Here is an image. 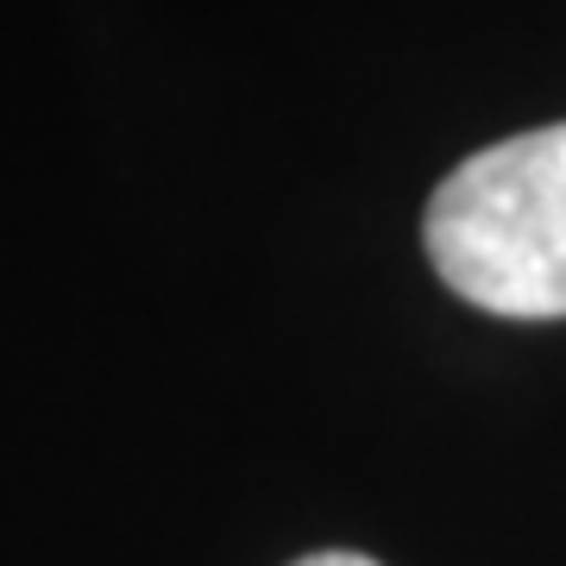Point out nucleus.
<instances>
[{"mask_svg": "<svg viewBox=\"0 0 566 566\" xmlns=\"http://www.w3.org/2000/svg\"><path fill=\"white\" fill-rule=\"evenodd\" d=\"M428 264L453 296L510 322L566 315V120L472 151L422 221Z\"/></svg>", "mask_w": 566, "mask_h": 566, "instance_id": "obj_1", "label": "nucleus"}, {"mask_svg": "<svg viewBox=\"0 0 566 566\" xmlns=\"http://www.w3.org/2000/svg\"><path fill=\"white\" fill-rule=\"evenodd\" d=\"M290 566H378L371 554H346V547H322V554H303V560Z\"/></svg>", "mask_w": 566, "mask_h": 566, "instance_id": "obj_2", "label": "nucleus"}]
</instances>
